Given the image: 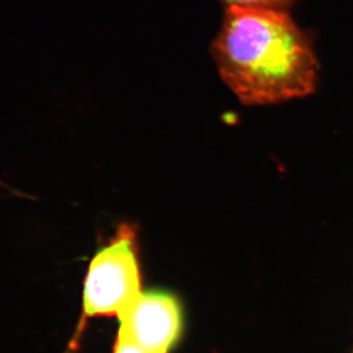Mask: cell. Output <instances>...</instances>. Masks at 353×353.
Returning a JSON list of instances; mask_svg holds the SVG:
<instances>
[{
  "label": "cell",
  "mask_w": 353,
  "mask_h": 353,
  "mask_svg": "<svg viewBox=\"0 0 353 353\" xmlns=\"http://www.w3.org/2000/svg\"><path fill=\"white\" fill-rule=\"evenodd\" d=\"M112 353H154L143 349L122 334L117 333Z\"/></svg>",
  "instance_id": "5"
},
{
  "label": "cell",
  "mask_w": 353,
  "mask_h": 353,
  "mask_svg": "<svg viewBox=\"0 0 353 353\" xmlns=\"http://www.w3.org/2000/svg\"><path fill=\"white\" fill-rule=\"evenodd\" d=\"M351 353H353V349H352V352H351Z\"/></svg>",
  "instance_id": "7"
},
{
  "label": "cell",
  "mask_w": 353,
  "mask_h": 353,
  "mask_svg": "<svg viewBox=\"0 0 353 353\" xmlns=\"http://www.w3.org/2000/svg\"><path fill=\"white\" fill-rule=\"evenodd\" d=\"M1 183H3V180H0V185H1Z\"/></svg>",
  "instance_id": "6"
},
{
  "label": "cell",
  "mask_w": 353,
  "mask_h": 353,
  "mask_svg": "<svg viewBox=\"0 0 353 353\" xmlns=\"http://www.w3.org/2000/svg\"><path fill=\"white\" fill-rule=\"evenodd\" d=\"M141 292L137 230L124 223L88 264L83 282L82 312L69 343V353L79 349L90 320L100 316L119 319Z\"/></svg>",
  "instance_id": "2"
},
{
  "label": "cell",
  "mask_w": 353,
  "mask_h": 353,
  "mask_svg": "<svg viewBox=\"0 0 353 353\" xmlns=\"http://www.w3.org/2000/svg\"><path fill=\"white\" fill-rule=\"evenodd\" d=\"M119 333L154 353H169L179 339L183 316L174 296L143 292L119 316Z\"/></svg>",
  "instance_id": "3"
},
{
  "label": "cell",
  "mask_w": 353,
  "mask_h": 353,
  "mask_svg": "<svg viewBox=\"0 0 353 353\" xmlns=\"http://www.w3.org/2000/svg\"><path fill=\"white\" fill-rule=\"evenodd\" d=\"M221 1L226 3L228 6L238 5V6L265 7V8L285 10V7L292 3L294 0H221Z\"/></svg>",
  "instance_id": "4"
},
{
  "label": "cell",
  "mask_w": 353,
  "mask_h": 353,
  "mask_svg": "<svg viewBox=\"0 0 353 353\" xmlns=\"http://www.w3.org/2000/svg\"><path fill=\"white\" fill-rule=\"evenodd\" d=\"M212 57L245 105H272L314 93L319 65L313 39L285 10L230 5Z\"/></svg>",
  "instance_id": "1"
}]
</instances>
